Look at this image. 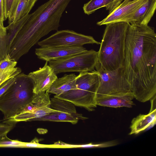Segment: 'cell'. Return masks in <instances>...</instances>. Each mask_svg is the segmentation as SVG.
I'll return each mask as SVG.
<instances>
[{
	"instance_id": "14",
	"label": "cell",
	"mask_w": 156,
	"mask_h": 156,
	"mask_svg": "<svg viewBox=\"0 0 156 156\" xmlns=\"http://www.w3.org/2000/svg\"><path fill=\"white\" fill-rule=\"evenodd\" d=\"M156 8V0H147L134 13L123 22L129 24L136 23L148 25L153 16Z\"/></svg>"
},
{
	"instance_id": "3",
	"label": "cell",
	"mask_w": 156,
	"mask_h": 156,
	"mask_svg": "<svg viewBox=\"0 0 156 156\" xmlns=\"http://www.w3.org/2000/svg\"><path fill=\"white\" fill-rule=\"evenodd\" d=\"M129 23L118 22L106 25L98 52V62L107 70L123 66L126 40Z\"/></svg>"
},
{
	"instance_id": "21",
	"label": "cell",
	"mask_w": 156,
	"mask_h": 156,
	"mask_svg": "<svg viewBox=\"0 0 156 156\" xmlns=\"http://www.w3.org/2000/svg\"><path fill=\"white\" fill-rule=\"evenodd\" d=\"M29 16V14L27 15L15 23H9L6 27L8 32L5 37V42L8 52L13 40L25 23Z\"/></svg>"
},
{
	"instance_id": "19",
	"label": "cell",
	"mask_w": 156,
	"mask_h": 156,
	"mask_svg": "<svg viewBox=\"0 0 156 156\" xmlns=\"http://www.w3.org/2000/svg\"><path fill=\"white\" fill-rule=\"evenodd\" d=\"M124 0H90L83 7L84 13L89 15L98 9L105 7L109 14L117 8Z\"/></svg>"
},
{
	"instance_id": "11",
	"label": "cell",
	"mask_w": 156,
	"mask_h": 156,
	"mask_svg": "<svg viewBox=\"0 0 156 156\" xmlns=\"http://www.w3.org/2000/svg\"><path fill=\"white\" fill-rule=\"evenodd\" d=\"M48 62L46 61L43 67L28 75L33 82L34 94L47 90L58 78L56 74L48 64Z\"/></svg>"
},
{
	"instance_id": "30",
	"label": "cell",
	"mask_w": 156,
	"mask_h": 156,
	"mask_svg": "<svg viewBox=\"0 0 156 156\" xmlns=\"http://www.w3.org/2000/svg\"><path fill=\"white\" fill-rule=\"evenodd\" d=\"M35 140L34 139L29 143H24V147H41L38 142H35Z\"/></svg>"
},
{
	"instance_id": "31",
	"label": "cell",
	"mask_w": 156,
	"mask_h": 156,
	"mask_svg": "<svg viewBox=\"0 0 156 156\" xmlns=\"http://www.w3.org/2000/svg\"><path fill=\"white\" fill-rule=\"evenodd\" d=\"M133 0H124L120 4L121 5H124L129 2L133 1Z\"/></svg>"
},
{
	"instance_id": "26",
	"label": "cell",
	"mask_w": 156,
	"mask_h": 156,
	"mask_svg": "<svg viewBox=\"0 0 156 156\" xmlns=\"http://www.w3.org/2000/svg\"><path fill=\"white\" fill-rule=\"evenodd\" d=\"M15 0H3V8L5 20L11 14Z\"/></svg>"
},
{
	"instance_id": "18",
	"label": "cell",
	"mask_w": 156,
	"mask_h": 156,
	"mask_svg": "<svg viewBox=\"0 0 156 156\" xmlns=\"http://www.w3.org/2000/svg\"><path fill=\"white\" fill-rule=\"evenodd\" d=\"M50 105L30 111L23 112L8 121L14 123L21 121H33L35 119L41 118L50 113L57 111L52 109Z\"/></svg>"
},
{
	"instance_id": "24",
	"label": "cell",
	"mask_w": 156,
	"mask_h": 156,
	"mask_svg": "<svg viewBox=\"0 0 156 156\" xmlns=\"http://www.w3.org/2000/svg\"><path fill=\"white\" fill-rule=\"evenodd\" d=\"M17 61L7 56L0 61V71H6L15 67Z\"/></svg>"
},
{
	"instance_id": "9",
	"label": "cell",
	"mask_w": 156,
	"mask_h": 156,
	"mask_svg": "<svg viewBox=\"0 0 156 156\" xmlns=\"http://www.w3.org/2000/svg\"><path fill=\"white\" fill-rule=\"evenodd\" d=\"M50 100L51 108L57 111L33 121L68 122L75 124L79 119L85 120L88 118L82 114L78 113L75 105L69 101L54 97L51 98Z\"/></svg>"
},
{
	"instance_id": "6",
	"label": "cell",
	"mask_w": 156,
	"mask_h": 156,
	"mask_svg": "<svg viewBox=\"0 0 156 156\" xmlns=\"http://www.w3.org/2000/svg\"><path fill=\"white\" fill-rule=\"evenodd\" d=\"M95 69L99 78L96 99L133 94L125 75L123 66L115 70H107L103 69L98 62Z\"/></svg>"
},
{
	"instance_id": "4",
	"label": "cell",
	"mask_w": 156,
	"mask_h": 156,
	"mask_svg": "<svg viewBox=\"0 0 156 156\" xmlns=\"http://www.w3.org/2000/svg\"><path fill=\"white\" fill-rule=\"evenodd\" d=\"M33 86L28 75L20 73L16 76L15 82L0 97V111L4 120H8L24 111L32 99Z\"/></svg>"
},
{
	"instance_id": "27",
	"label": "cell",
	"mask_w": 156,
	"mask_h": 156,
	"mask_svg": "<svg viewBox=\"0 0 156 156\" xmlns=\"http://www.w3.org/2000/svg\"><path fill=\"white\" fill-rule=\"evenodd\" d=\"M16 80V76L8 80L0 87V97L2 95L13 83Z\"/></svg>"
},
{
	"instance_id": "29",
	"label": "cell",
	"mask_w": 156,
	"mask_h": 156,
	"mask_svg": "<svg viewBox=\"0 0 156 156\" xmlns=\"http://www.w3.org/2000/svg\"><path fill=\"white\" fill-rule=\"evenodd\" d=\"M5 20L3 0H0V23L3 26H4L3 22Z\"/></svg>"
},
{
	"instance_id": "17",
	"label": "cell",
	"mask_w": 156,
	"mask_h": 156,
	"mask_svg": "<svg viewBox=\"0 0 156 156\" xmlns=\"http://www.w3.org/2000/svg\"><path fill=\"white\" fill-rule=\"evenodd\" d=\"M37 0H15L13 9L8 18L9 23H14L29 14Z\"/></svg>"
},
{
	"instance_id": "7",
	"label": "cell",
	"mask_w": 156,
	"mask_h": 156,
	"mask_svg": "<svg viewBox=\"0 0 156 156\" xmlns=\"http://www.w3.org/2000/svg\"><path fill=\"white\" fill-rule=\"evenodd\" d=\"M98 62V52L86 51L66 58L48 62L56 74L68 72H92Z\"/></svg>"
},
{
	"instance_id": "22",
	"label": "cell",
	"mask_w": 156,
	"mask_h": 156,
	"mask_svg": "<svg viewBox=\"0 0 156 156\" xmlns=\"http://www.w3.org/2000/svg\"><path fill=\"white\" fill-rule=\"evenodd\" d=\"M21 72V69L18 67L6 71H0V87L6 81L16 76Z\"/></svg>"
},
{
	"instance_id": "15",
	"label": "cell",
	"mask_w": 156,
	"mask_h": 156,
	"mask_svg": "<svg viewBox=\"0 0 156 156\" xmlns=\"http://www.w3.org/2000/svg\"><path fill=\"white\" fill-rule=\"evenodd\" d=\"M133 94L122 96H112L96 99V104L104 107L113 108H132L134 104Z\"/></svg>"
},
{
	"instance_id": "8",
	"label": "cell",
	"mask_w": 156,
	"mask_h": 156,
	"mask_svg": "<svg viewBox=\"0 0 156 156\" xmlns=\"http://www.w3.org/2000/svg\"><path fill=\"white\" fill-rule=\"evenodd\" d=\"M86 44H100L91 36L84 35L73 30L57 31L48 37L37 42L42 47L83 46Z\"/></svg>"
},
{
	"instance_id": "12",
	"label": "cell",
	"mask_w": 156,
	"mask_h": 156,
	"mask_svg": "<svg viewBox=\"0 0 156 156\" xmlns=\"http://www.w3.org/2000/svg\"><path fill=\"white\" fill-rule=\"evenodd\" d=\"M147 0H133L124 5H120L105 19L97 22L98 26L118 22H123L127 18L134 13Z\"/></svg>"
},
{
	"instance_id": "13",
	"label": "cell",
	"mask_w": 156,
	"mask_h": 156,
	"mask_svg": "<svg viewBox=\"0 0 156 156\" xmlns=\"http://www.w3.org/2000/svg\"><path fill=\"white\" fill-rule=\"evenodd\" d=\"M151 101V108L149 113L147 114H140L132 120L129 135L137 134L149 129L156 124V101L152 100Z\"/></svg>"
},
{
	"instance_id": "2",
	"label": "cell",
	"mask_w": 156,
	"mask_h": 156,
	"mask_svg": "<svg viewBox=\"0 0 156 156\" xmlns=\"http://www.w3.org/2000/svg\"><path fill=\"white\" fill-rule=\"evenodd\" d=\"M71 0H49L30 16L11 44L10 50L21 57L42 37L58 30L62 14Z\"/></svg>"
},
{
	"instance_id": "5",
	"label": "cell",
	"mask_w": 156,
	"mask_h": 156,
	"mask_svg": "<svg viewBox=\"0 0 156 156\" xmlns=\"http://www.w3.org/2000/svg\"><path fill=\"white\" fill-rule=\"evenodd\" d=\"M99 83V76L95 70L80 72L77 76L75 89L54 97L92 111L97 106L96 94Z\"/></svg>"
},
{
	"instance_id": "16",
	"label": "cell",
	"mask_w": 156,
	"mask_h": 156,
	"mask_svg": "<svg viewBox=\"0 0 156 156\" xmlns=\"http://www.w3.org/2000/svg\"><path fill=\"white\" fill-rule=\"evenodd\" d=\"M77 76L72 73L66 74L57 78L48 89L49 93L57 96L64 94L76 88V81Z\"/></svg>"
},
{
	"instance_id": "10",
	"label": "cell",
	"mask_w": 156,
	"mask_h": 156,
	"mask_svg": "<svg viewBox=\"0 0 156 156\" xmlns=\"http://www.w3.org/2000/svg\"><path fill=\"white\" fill-rule=\"evenodd\" d=\"M87 50L83 46L42 47L35 49L38 58L48 62L64 58Z\"/></svg>"
},
{
	"instance_id": "25",
	"label": "cell",
	"mask_w": 156,
	"mask_h": 156,
	"mask_svg": "<svg viewBox=\"0 0 156 156\" xmlns=\"http://www.w3.org/2000/svg\"><path fill=\"white\" fill-rule=\"evenodd\" d=\"M8 122L7 123H0V139L7 137V133L13 128L14 122Z\"/></svg>"
},
{
	"instance_id": "28",
	"label": "cell",
	"mask_w": 156,
	"mask_h": 156,
	"mask_svg": "<svg viewBox=\"0 0 156 156\" xmlns=\"http://www.w3.org/2000/svg\"><path fill=\"white\" fill-rule=\"evenodd\" d=\"M6 27L2 25L0 23V48H5V38L7 34Z\"/></svg>"
},
{
	"instance_id": "1",
	"label": "cell",
	"mask_w": 156,
	"mask_h": 156,
	"mask_svg": "<svg viewBox=\"0 0 156 156\" xmlns=\"http://www.w3.org/2000/svg\"><path fill=\"white\" fill-rule=\"evenodd\" d=\"M134 98L145 102L156 94V34L148 25L129 24L123 65Z\"/></svg>"
},
{
	"instance_id": "20",
	"label": "cell",
	"mask_w": 156,
	"mask_h": 156,
	"mask_svg": "<svg viewBox=\"0 0 156 156\" xmlns=\"http://www.w3.org/2000/svg\"><path fill=\"white\" fill-rule=\"evenodd\" d=\"M51 100L49 93L47 90L34 94L30 102L26 106L24 111H28L50 105Z\"/></svg>"
},
{
	"instance_id": "23",
	"label": "cell",
	"mask_w": 156,
	"mask_h": 156,
	"mask_svg": "<svg viewBox=\"0 0 156 156\" xmlns=\"http://www.w3.org/2000/svg\"><path fill=\"white\" fill-rule=\"evenodd\" d=\"M25 142L18 140H13L8 137L0 139V147H24Z\"/></svg>"
}]
</instances>
